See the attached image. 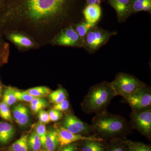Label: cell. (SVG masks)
I'll use <instances>...</instances> for the list:
<instances>
[{
    "mask_svg": "<svg viewBox=\"0 0 151 151\" xmlns=\"http://www.w3.org/2000/svg\"><path fill=\"white\" fill-rule=\"evenodd\" d=\"M141 2L145 3H151V0H137Z\"/></svg>",
    "mask_w": 151,
    "mask_h": 151,
    "instance_id": "38",
    "label": "cell"
},
{
    "mask_svg": "<svg viewBox=\"0 0 151 151\" xmlns=\"http://www.w3.org/2000/svg\"><path fill=\"white\" fill-rule=\"evenodd\" d=\"M58 151H78V142L63 146Z\"/></svg>",
    "mask_w": 151,
    "mask_h": 151,
    "instance_id": "34",
    "label": "cell"
},
{
    "mask_svg": "<svg viewBox=\"0 0 151 151\" xmlns=\"http://www.w3.org/2000/svg\"><path fill=\"white\" fill-rule=\"evenodd\" d=\"M25 92L35 97H45L48 96L51 89L45 86H39L25 90Z\"/></svg>",
    "mask_w": 151,
    "mask_h": 151,
    "instance_id": "25",
    "label": "cell"
},
{
    "mask_svg": "<svg viewBox=\"0 0 151 151\" xmlns=\"http://www.w3.org/2000/svg\"><path fill=\"white\" fill-rule=\"evenodd\" d=\"M40 151H49L45 149L42 148Z\"/></svg>",
    "mask_w": 151,
    "mask_h": 151,
    "instance_id": "39",
    "label": "cell"
},
{
    "mask_svg": "<svg viewBox=\"0 0 151 151\" xmlns=\"http://www.w3.org/2000/svg\"><path fill=\"white\" fill-rule=\"evenodd\" d=\"M3 95V86L0 82V98L2 97Z\"/></svg>",
    "mask_w": 151,
    "mask_h": 151,
    "instance_id": "37",
    "label": "cell"
},
{
    "mask_svg": "<svg viewBox=\"0 0 151 151\" xmlns=\"http://www.w3.org/2000/svg\"><path fill=\"white\" fill-rule=\"evenodd\" d=\"M28 145L29 151H40L42 148L40 139L34 130L29 136Z\"/></svg>",
    "mask_w": 151,
    "mask_h": 151,
    "instance_id": "24",
    "label": "cell"
},
{
    "mask_svg": "<svg viewBox=\"0 0 151 151\" xmlns=\"http://www.w3.org/2000/svg\"><path fill=\"white\" fill-rule=\"evenodd\" d=\"M90 125L92 135L105 141L124 139L132 129L129 122L123 116L107 111L96 114Z\"/></svg>",
    "mask_w": 151,
    "mask_h": 151,
    "instance_id": "2",
    "label": "cell"
},
{
    "mask_svg": "<svg viewBox=\"0 0 151 151\" xmlns=\"http://www.w3.org/2000/svg\"><path fill=\"white\" fill-rule=\"evenodd\" d=\"M54 129L56 132L59 139L60 148L71 143L76 142L84 140L105 141L101 138L94 136H84L82 135L72 134L63 129L59 124L55 125Z\"/></svg>",
    "mask_w": 151,
    "mask_h": 151,
    "instance_id": "10",
    "label": "cell"
},
{
    "mask_svg": "<svg viewBox=\"0 0 151 151\" xmlns=\"http://www.w3.org/2000/svg\"><path fill=\"white\" fill-rule=\"evenodd\" d=\"M0 117L5 121L10 123L13 122V119L11 114L9 106L3 101L0 102Z\"/></svg>",
    "mask_w": 151,
    "mask_h": 151,
    "instance_id": "28",
    "label": "cell"
},
{
    "mask_svg": "<svg viewBox=\"0 0 151 151\" xmlns=\"http://www.w3.org/2000/svg\"><path fill=\"white\" fill-rule=\"evenodd\" d=\"M128 151H151V147L143 142L125 139Z\"/></svg>",
    "mask_w": 151,
    "mask_h": 151,
    "instance_id": "22",
    "label": "cell"
},
{
    "mask_svg": "<svg viewBox=\"0 0 151 151\" xmlns=\"http://www.w3.org/2000/svg\"><path fill=\"white\" fill-rule=\"evenodd\" d=\"M48 97L50 102L54 105L67 99L68 93L64 88L60 87L56 90L50 92Z\"/></svg>",
    "mask_w": 151,
    "mask_h": 151,
    "instance_id": "19",
    "label": "cell"
},
{
    "mask_svg": "<svg viewBox=\"0 0 151 151\" xmlns=\"http://www.w3.org/2000/svg\"><path fill=\"white\" fill-rule=\"evenodd\" d=\"M2 97L3 102L9 106L13 105L17 101L14 93L13 87L11 86H6L5 87Z\"/></svg>",
    "mask_w": 151,
    "mask_h": 151,
    "instance_id": "26",
    "label": "cell"
},
{
    "mask_svg": "<svg viewBox=\"0 0 151 151\" xmlns=\"http://www.w3.org/2000/svg\"><path fill=\"white\" fill-rule=\"evenodd\" d=\"M151 3H145L141 2L137 0H133L132 1V11L134 12H140L143 11L144 7L146 5L150 4Z\"/></svg>",
    "mask_w": 151,
    "mask_h": 151,
    "instance_id": "33",
    "label": "cell"
},
{
    "mask_svg": "<svg viewBox=\"0 0 151 151\" xmlns=\"http://www.w3.org/2000/svg\"><path fill=\"white\" fill-rule=\"evenodd\" d=\"M129 122L132 129L150 140L151 139V108L140 111H132Z\"/></svg>",
    "mask_w": 151,
    "mask_h": 151,
    "instance_id": "6",
    "label": "cell"
},
{
    "mask_svg": "<svg viewBox=\"0 0 151 151\" xmlns=\"http://www.w3.org/2000/svg\"><path fill=\"white\" fill-rule=\"evenodd\" d=\"M49 105V103L44 97H37L30 102L29 107L33 113H37L39 111L47 108Z\"/></svg>",
    "mask_w": 151,
    "mask_h": 151,
    "instance_id": "21",
    "label": "cell"
},
{
    "mask_svg": "<svg viewBox=\"0 0 151 151\" xmlns=\"http://www.w3.org/2000/svg\"><path fill=\"white\" fill-rule=\"evenodd\" d=\"M116 34V32L109 31L95 26L89 30L85 36L83 47L89 53L93 54L106 44L110 38Z\"/></svg>",
    "mask_w": 151,
    "mask_h": 151,
    "instance_id": "5",
    "label": "cell"
},
{
    "mask_svg": "<svg viewBox=\"0 0 151 151\" xmlns=\"http://www.w3.org/2000/svg\"><path fill=\"white\" fill-rule=\"evenodd\" d=\"M37 113L39 122L42 124L45 125V124H48L50 122L48 113L47 111H45L44 109H42V110L39 111Z\"/></svg>",
    "mask_w": 151,
    "mask_h": 151,
    "instance_id": "32",
    "label": "cell"
},
{
    "mask_svg": "<svg viewBox=\"0 0 151 151\" xmlns=\"http://www.w3.org/2000/svg\"><path fill=\"white\" fill-rule=\"evenodd\" d=\"M52 44L58 46L81 47L83 41L72 26L63 29L52 40Z\"/></svg>",
    "mask_w": 151,
    "mask_h": 151,
    "instance_id": "9",
    "label": "cell"
},
{
    "mask_svg": "<svg viewBox=\"0 0 151 151\" xmlns=\"http://www.w3.org/2000/svg\"><path fill=\"white\" fill-rule=\"evenodd\" d=\"M125 139H115L108 141L106 151H128Z\"/></svg>",
    "mask_w": 151,
    "mask_h": 151,
    "instance_id": "20",
    "label": "cell"
},
{
    "mask_svg": "<svg viewBox=\"0 0 151 151\" xmlns=\"http://www.w3.org/2000/svg\"><path fill=\"white\" fill-rule=\"evenodd\" d=\"M151 10V4H148L146 5L144 7L143 9V11H145V12H150Z\"/></svg>",
    "mask_w": 151,
    "mask_h": 151,
    "instance_id": "36",
    "label": "cell"
},
{
    "mask_svg": "<svg viewBox=\"0 0 151 151\" xmlns=\"http://www.w3.org/2000/svg\"><path fill=\"white\" fill-rule=\"evenodd\" d=\"M96 25L90 24L84 21H82L73 26L76 32L84 42V37L86 34L92 27Z\"/></svg>",
    "mask_w": 151,
    "mask_h": 151,
    "instance_id": "23",
    "label": "cell"
},
{
    "mask_svg": "<svg viewBox=\"0 0 151 151\" xmlns=\"http://www.w3.org/2000/svg\"><path fill=\"white\" fill-rule=\"evenodd\" d=\"M69 107H70V103L69 101L66 99L59 103L54 104L52 108L63 112L68 111L69 109Z\"/></svg>",
    "mask_w": 151,
    "mask_h": 151,
    "instance_id": "31",
    "label": "cell"
},
{
    "mask_svg": "<svg viewBox=\"0 0 151 151\" xmlns=\"http://www.w3.org/2000/svg\"><path fill=\"white\" fill-rule=\"evenodd\" d=\"M106 141L84 140L78 142V151H106Z\"/></svg>",
    "mask_w": 151,
    "mask_h": 151,
    "instance_id": "15",
    "label": "cell"
},
{
    "mask_svg": "<svg viewBox=\"0 0 151 151\" xmlns=\"http://www.w3.org/2000/svg\"><path fill=\"white\" fill-rule=\"evenodd\" d=\"M29 133H25L18 139L10 145L3 148L2 151H29L28 145V139Z\"/></svg>",
    "mask_w": 151,
    "mask_h": 151,
    "instance_id": "17",
    "label": "cell"
},
{
    "mask_svg": "<svg viewBox=\"0 0 151 151\" xmlns=\"http://www.w3.org/2000/svg\"><path fill=\"white\" fill-rule=\"evenodd\" d=\"M3 0H0V5H1V3L2 1Z\"/></svg>",
    "mask_w": 151,
    "mask_h": 151,
    "instance_id": "40",
    "label": "cell"
},
{
    "mask_svg": "<svg viewBox=\"0 0 151 151\" xmlns=\"http://www.w3.org/2000/svg\"><path fill=\"white\" fill-rule=\"evenodd\" d=\"M132 111H140L151 107V88L146 85L138 89L125 100Z\"/></svg>",
    "mask_w": 151,
    "mask_h": 151,
    "instance_id": "8",
    "label": "cell"
},
{
    "mask_svg": "<svg viewBox=\"0 0 151 151\" xmlns=\"http://www.w3.org/2000/svg\"><path fill=\"white\" fill-rule=\"evenodd\" d=\"M48 113L50 120L51 122H58L62 119L63 115V112L55 110L53 108L50 110Z\"/></svg>",
    "mask_w": 151,
    "mask_h": 151,
    "instance_id": "30",
    "label": "cell"
},
{
    "mask_svg": "<svg viewBox=\"0 0 151 151\" xmlns=\"http://www.w3.org/2000/svg\"><path fill=\"white\" fill-rule=\"evenodd\" d=\"M115 92L110 82L104 81L89 88L81 103V108L86 114H96L106 111Z\"/></svg>",
    "mask_w": 151,
    "mask_h": 151,
    "instance_id": "3",
    "label": "cell"
},
{
    "mask_svg": "<svg viewBox=\"0 0 151 151\" xmlns=\"http://www.w3.org/2000/svg\"><path fill=\"white\" fill-rule=\"evenodd\" d=\"M7 37L11 42L21 49H30L36 46L35 42L31 38L21 32H11L9 34Z\"/></svg>",
    "mask_w": 151,
    "mask_h": 151,
    "instance_id": "13",
    "label": "cell"
},
{
    "mask_svg": "<svg viewBox=\"0 0 151 151\" xmlns=\"http://www.w3.org/2000/svg\"><path fill=\"white\" fill-rule=\"evenodd\" d=\"M117 14L119 22H125L133 12L132 0H108Z\"/></svg>",
    "mask_w": 151,
    "mask_h": 151,
    "instance_id": "11",
    "label": "cell"
},
{
    "mask_svg": "<svg viewBox=\"0 0 151 151\" xmlns=\"http://www.w3.org/2000/svg\"><path fill=\"white\" fill-rule=\"evenodd\" d=\"M60 144L54 129L47 130L45 149L49 151H58Z\"/></svg>",
    "mask_w": 151,
    "mask_h": 151,
    "instance_id": "18",
    "label": "cell"
},
{
    "mask_svg": "<svg viewBox=\"0 0 151 151\" xmlns=\"http://www.w3.org/2000/svg\"><path fill=\"white\" fill-rule=\"evenodd\" d=\"M101 0H86L87 5L97 4L100 5Z\"/></svg>",
    "mask_w": 151,
    "mask_h": 151,
    "instance_id": "35",
    "label": "cell"
},
{
    "mask_svg": "<svg viewBox=\"0 0 151 151\" xmlns=\"http://www.w3.org/2000/svg\"><path fill=\"white\" fill-rule=\"evenodd\" d=\"M13 90L14 93L17 100L30 103L34 98L37 97L33 96L32 95L25 92L24 91H21L14 87H13Z\"/></svg>",
    "mask_w": 151,
    "mask_h": 151,
    "instance_id": "29",
    "label": "cell"
},
{
    "mask_svg": "<svg viewBox=\"0 0 151 151\" xmlns=\"http://www.w3.org/2000/svg\"><path fill=\"white\" fill-rule=\"evenodd\" d=\"M60 126L68 132L84 136H93L91 125L81 121L71 113H67L63 115Z\"/></svg>",
    "mask_w": 151,
    "mask_h": 151,
    "instance_id": "7",
    "label": "cell"
},
{
    "mask_svg": "<svg viewBox=\"0 0 151 151\" xmlns=\"http://www.w3.org/2000/svg\"><path fill=\"white\" fill-rule=\"evenodd\" d=\"M83 13L85 21L90 24L96 25L101 17L102 9L99 4L87 5L83 10Z\"/></svg>",
    "mask_w": 151,
    "mask_h": 151,
    "instance_id": "14",
    "label": "cell"
},
{
    "mask_svg": "<svg viewBox=\"0 0 151 151\" xmlns=\"http://www.w3.org/2000/svg\"><path fill=\"white\" fill-rule=\"evenodd\" d=\"M70 0H19L14 17L35 27L59 23L66 16Z\"/></svg>",
    "mask_w": 151,
    "mask_h": 151,
    "instance_id": "1",
    "label": "cell"
},
{
    "mask_svg": "<svg viewBox=\"0 0 151 151\" xmlns=\"http://www.w3.org/2000/svg\"><path fill=\"white\" fill-rule=\"evenodd\" d=\"M15 131L13 125L6 122H0V146L6 145L13 138Z\"/></svg>",
    "mask_w": 151,
    "mask_h": 151,
    "instance_id": "16",
    "label": "cell"
},
{
    "mask_svg": "<svg viewBox=\"0 0 151 151\" xmlns=\"http://www.w3.org/2000/svg\"><path fill=\"white\" fill-rule=\"evenodd\" d=\"M12 114L15 122L20 127H28L30 122L29 110L26 105L19 103L14 105Z\"/></svg>",
    "mask_w": 151,
    "mask_h": 151,
    "instance_id": "12",
    "label": "cell"
},
{
    "mask_svg": "<svg viewBox=\"0 0 151 151\" xmlns=\"http://www.w3.org/2000/svg\"><path fill=\"white\" fill-rule=\"evenodd\" d=\"M110 84L116 96H122L125 100L138 89L147 85L134 76L124 72L118 73Z\"/></svg>",
    "mask_w": 151,
    "mask_h": 151,
    "instance_id": "4",
    "label": "cell"
},
{
    "mask_svg": "<svg viewBox=\"0 0 151 151\" xmlns=\"http://www.w3.org/2000/svg\"><path fill=\"white\" fill-rule=\"evenodd\" d=\"M34 131L40 139L42 148L45 149L47 130L45 125L39 122L34 125Z\"/></svg>",
    "mask_w": 151,
    "mask_h": 151,
    "instance_id": "27",
    "label": "cell"
}]
</instances>
